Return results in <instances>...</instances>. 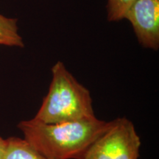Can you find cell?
<instances>
[{"label": "cell", "instance_id": "6da1fadb", "mask_svg": "<svg viewBox=\"0 0 159 159\" xmlns=\"http://www.w3.org/2000/svg\"><path fill=\"white\" fill-rule=\"evenodd\" d=\"M110 122L91 119L47 124L34 118L21 121L18 128L24 139L49 159H83L91 144Z\"/></svg>", "mask_w": 159, "mask_h": 159}, {"label": "cell", "instance_id": "7a4b0ae2", "mask_svg": "<svg viewBox=\"0 0 159 159\" xmlns=\"http://www.w3.org/2000/svg\"><path fill=\"white\" fill-rule=\"evenodd\" d=\"M49 91L34 119L47 124L91 119L95 116L89 91L61 61L52 68Z\"/></svg>", "mask_w": 159, "mask_h": 159}, {"label": "cell", "instance_id": "3957f363", "mask_svg": "<svg viewBox=\"0 0 159 159\" xmlns=\"http://www.w3.org/2000/svg\"><path fill=\"white\" fill-rule=\"evenodd\" d=\"M141 139L134 125L127 118L111 121L83 159H139Z\"/></svg>", "mask_w": 159, "mask_h": 159}, {"label": "cell", "instance_id": "277c9868", "mask_svg": "<svg viewBox=\"0 0 159 159\" xmlns=\"http://www.w3.org/2000/svg\"><path fill=\"white\" fill-rule=\"evenodd\" d=\"M139 42L157 50L159 47V0H136L127 12Z\"/></svg>", "mask_w": 159, "mask_h": 159}, {"label": "cell", "instance_id": "5b68a950", "mask_svg": "<svg viewBox=\"0 0 159 159\" xmlns=\"http://www.w3.org/2000/svg\"><path fill=\"white\" fill-rule=\"evenodd\" d=\"M3 159H49L39 152L25 139L10 137L6 139Z\"/></svg>", "mask_w": 159, "mask_h": 159}, {"label": "cell", "instance_id": "8992f818", "mask_svg": "<svg viewBox=\"0 0 159 159\" xmlns=\"http://www.w3.org/2000/svg\"><path fill=\"white\" fill-rule=\"evenodd\" d=\"M0 45L24 47L22 39L18 33L17 19L0 14Z\"/></svg>", "mask_w": 159, "mask_h": 159}, {"label": "cell", "instance_id": "52a82bcc", "mask_svg": "<svg viewBox=\"0 0 159 159\" xmlns=\"http://www.w3.org/2000/svg\"><path fill=\"white\" fill-rule=\"evenodd\" d=\"M136 0H108V19L109 21H119L124 19L127 12Z\"/></svg>", "mask_w": 159, "mask_h": 159}, {"label": "cell", "instance_id": "ba28073f", "mask_svg": "<svg viewBox=\"0 0 159 159\" xmlns=\"http://www.w3.org/2000/svg\"><path fill=\"white\" fill-rule=\"evenodd\" d=\"M6 148V139L0 136V159H3Z\"/></svg>", "mask_w": 159, "mask_h": 159}]
</instances>
